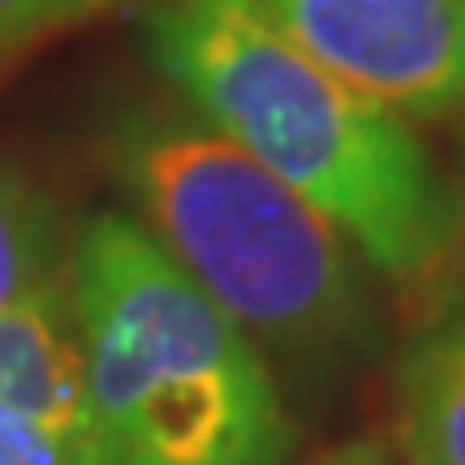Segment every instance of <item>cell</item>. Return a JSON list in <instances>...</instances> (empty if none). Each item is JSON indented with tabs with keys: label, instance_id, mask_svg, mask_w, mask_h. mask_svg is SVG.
I'll return each instance as SVG.
<instances>
[{
	"label": "cell",
	"instance_id": "obj_1",
	"mask_svg": "<svg viewBox=\"0 0 465 465\" xmlns=\"http://www.w3.org/2000/svg\"><path fill=\"white\" fill-rule=\"evenodd\" d=\"M143 39L185 104L332 220L380 276L418 289L444 272L465 212L405 116L336 83L246 0H155Z\"/></svg>",
	"mask_w": 465,
	"mask_h": 465
},
{
	"label": "cell",
	"instance_id": "obj_2",
	"mask_svg": "<svg viewBox=\"0 0 465 465\" xmlns=\"http://www.w3.org/2000/svg\"><path fill=\"white\" fill-rule=\"evenodd\" d=\"M69 289L100 465H289L298 431L267 353L130 212L74 232Z\"/></svg>",
	"mask_w": 465,
	"mask_h": 465
},
{
	"label": "cell",
	"instance_id": "obj_3",
	"mask_svg": "<svg viewBox=\"0 0 465 465\" xmlns=\"http://www.w3.org/2000/svg\"><path fill=\"white\" fill-rule=\"evenodd\" d=\"M108 164L151 242L263 353L332 366L371 345L375 306L345 232L194 108H130Z\"/></svg>",
	"mask_w": 465,
	"mask_h": 465
},
{
	"label": "cell",
	"instance_id": "obj_4",
	"mask_svg": "<svg viewBox=\"0 0 465 465\" xmlns=\"http://www.w3.org/2000/svg\"><path fill=\"white\" fill-rule=\"evenodd\" d=\"M336 83L397 116L465 108V0H246Z\"/></svg>",
	"mask_w": 465,
	"mask_h": 465
},
{
	"label": "cell",
	"instance_id": "obj_5",
	"mask_svg": "<svg viewBox=\"0 0 465 465\" xmlns=\"http://www.w3.org/2000/svg\"><path fill=\"white\" fill-rule=\"evenodd\" d=\"M0 405L91 435L86 353L69 267L0 311Z\"/></svg>",
	"mask_w": 465,
	"mask_h": 465
},
{
	"label": "cell",
	"instance_id": "obj_6",
	"mask_svg": "<svg viewBox=\"0 0 465 465\" xmlns=\"http://www.w3.org/2000/svg\"><path fill=\"white\" fill-rule=\"evenodd\" d=\"M405 465H465V289L431 306L397 362Z\"/></svg>",
	"mask_w": 465,
	"mask_h": 465
},
{
	"label": "cell",
	"instance_id": "obj_7",
	"mask_svg": "<svg viewBox=\"0 0 465 465\" xmlns=\"http://www.w3.org/2000/svg\"><path fill=\"white\" fill-rule=\"evenodd\" d=\"M74 237L61 207L22 168L0 164V311L26 289L61 276Z\"/></svg>",
	"mask_w": 465,
	"mask_h": 465
},
{
	"label": "cell",
	"instance_id": "obj_8",
	"mask_svg": "<svg viewBox=\"0 0 465 465\" xmlns=\"http://www.w3.org/2000/svg\"><path fill=\"white\" fill-rule=\"evenodd\" d=\"M121 0H0V78L31 52L104 17Z\"/></svg>",
	"mask_w": 465,
	"mask_h": 465
},
{
	"label": "cell",
	"instance_id": "obj_9",
	"mask_svg": "<svg viewBox=\"0 0 465 465\" xmlns=\"http://www.w3.org/2000/svg\"><path fill=\"white\" fill-rule=\"evenodd\" d=\"M0 465H100L95 440L0 405Z\"/></svg>",
	"mask_w": 465,
	"mask_h": 465
},
{
	"label": "cell",
	"instance_id": "obj_10",
	"mask_svg": "<svg viewBox=\"0 0 465 465\" xmlns=\"http://www.w3.org/2000/svg\"><path fill=\"white\" fill-rule=\"evenodd\" d=\"M311 465H397L392 452L375 444V440H349V444H336L332 452L315 457Z\"/></svg>",
	"mask_w": 465,
	"mask_h": 465
},
{
	"label": "cell",
	"instance_id": "obj_11",
	"mask_svg": "<svg viewBox=\"0 0 465 465\" xmlns=\"http://www.w3.org/2000/svg\"><path fill=\"white\" fill-rule=\"evenodd\" d=\"M461 143H465V134H461Z\"/></svg>",
	"mask_w": 465,
	"mask_h": 465
}]
</instances>
